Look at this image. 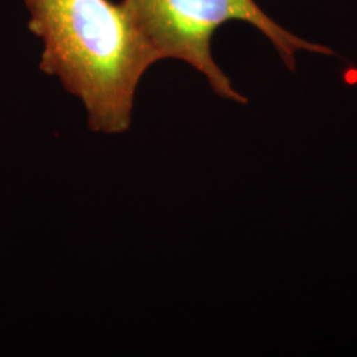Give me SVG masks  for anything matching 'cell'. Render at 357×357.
Listing matches in <instances>:
<instances>
[{
	"instance_id": "7a4b0ae2",
	"label": "cell",
	"mask_w": 357,
	"mask_h": 357,
	"mask_svg": "<svg viewBox=\"0 0 357 357\" xmlns=\"http://www.w3.org/2000/svg\"><path fill=\"white\" fill-rule=\"evenodd\" d=\"M138 31L147 40L159 61L178 60L206 78L218 97L248 103L233 88L229 77L212 56V38L217 29L230 22L257 28L295 70L296 52L333 54L321 45L298 38L277 24L255 0H121Z\"/></svg>"
},
{
	"instance_id": "6da1fadb",
	"label": "cell",
	"mask_w": 357,
	"mask_h": 357,
	"mask_svg": "<svg viewBox=\"0 0 357 357\" xmlns=\"http://www.w3.org/2000/svg\"><path fill=\"white\" fill-rule=\"evenodd\" d=\"M43 41L38 69L78 98L93 132L119 135L132 122L137 90L159 63L121 1L24 0Z\"/></svg>"
}]
</instances>
